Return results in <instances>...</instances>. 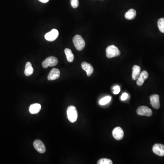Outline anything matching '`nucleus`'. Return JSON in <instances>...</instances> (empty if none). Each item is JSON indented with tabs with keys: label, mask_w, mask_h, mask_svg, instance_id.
Listing matches in <instances>:
<instances>
[{
	"label": "nucleus",
	"mask_w": 164,
	"mask_h": 164,
	"mask_svg": "<svg viewBox=\"0 0 164 164\" xmlns=\"http://www.w3.org/2000/svg\"><path fill=\"white\" fill-rule=\"evenodd\" d=\"M74 46L78 51H82L85 46V42L80 35H76L73 39Z\"/></svg>",
	"instance_id": "obj_1"
},
{
	"label": "nucleus",
	"mask_w": 164,
	"mask_h": 164,
	"mask_svg": "<svg viewBox=\"0 0 164 164\" xmlns=\"http://www.w3.org/2000/svg\"><path fill=\"white\" fill-rule=\"evenodd\" d=\"M33 146L35 149L39 153H45L46 151V147L42 141L40 140H36L33 143Z\"/></svg>",
	"instance_id": "obj_7"
},
{
	"label": "nucleus",
	"mask_w": 164,
	"mask_h": 164,
	"mask_svg": "<svg viewBox=\"0 0 164 164\" xmlns=\"http://www.w3.org/2000/svg\"><path fill=\"white\" fill-rule=\"evenodd\" d=\"M112 134L115 139L119 140L123 139L124 133L122 128L117 127L114 129Z\"/></svg>",
	"instance_id": "obj_9"
},
{
	"label": "nucleus",
	"mask_w": 164,
	"mask_h": 164,
	"mask_svg": "<svg viewBox=\"0 0 164 164\" xmlns=\"http://www.w3.org/2000/svg\"><path fill=\"white\" fill-rule=\"evenodd\" d=\"M41 109V106L39 104H34L30 106L29 112L32 114H37Z\"/></svg>",
	"instance_id": "obj_15"
},
{
	"label": "nucleus",
	"mask_w": 164,
	"mask_h": 164,
	"mask_svg": "<svg viewBox=\"0 0 164 164\" xmlns=\"http://www.w3.org/2000/svg\"><path fill=\"white\" fill-rule=\"evenodd\" d=\"M132 70H133L132 75V79L134 80H136L139 77L140 73V67L139 66L135 65L133 66Z\"/></svg>",
	"instance_id": "obj_14"
},
{
	"label": "nucleus",
	"mask_w": 164,
	"mask_h": 164,
	"mask_svg": "<svg viewBox=\"0 0 164 164\" xmlns=\"http://www.w3.org/2000/svg\"><path fill=\"white\" fill-rule=\"evenodd\" d=\"M153 152L157 156H164V145L160 144H156L153 146Z\"/></svg>",
	"instance_id": "obj_8"
},
{
	"label": "nucleus",
	"mask_w": 164,
	"mask_h": 164,
	"mask_svg": "<svg viewBox=\"0 0 164 164\" xmlns=\"http://www.w3.org/2000/svg\"><path fill=\"white\" fill-rule=\"evenodd\" d=\"M136 16V11L133 9H131L128 11L125 14V17L128 20H133Z\"/></svg>",
	"instance_id": "obj_17"
},
{
	"label": "nucleus",
	"mask_w": 164,
	"mask_h": 164,
	"mask_svg": "<svg viewBox=\"0 0 164 164\" xmlns=\"http://www.w3.org/2000/svg\"><path fill=\"white\" fill-rule=\"evenodd\" d=\"M149 74L147 71H143L140 74L139 77L138 78L137 81V84L138 86L142 85L144 83L145 81L147 79L148 77Z\"/></svg>",
	"instance_id": "obj_12"
},
{
	"label": "nucleus",
	"mask_w": 164,
	"mask_h": 164,
	"mask_svg": "<svg viewBox=\"0 0 164 164\" xmlns=\"http://www.w3.org/2000/svg\"><path fill=\"white\" fill-rule=\"evenodd\" d=\"M33 68L30 62H27L25 66L24 73L27 76H30L33 73Z\"/></svg>",
	"instance_id": "obj_16"
},
{
	"label": "nucleus",
	"mask_w": 164,
	"mask_h": 164,
	"mask_svg": "<svg viewBox=\"0 0 164 164\" xmlns=\"http://www.w3.org/2000/svg\"><path fill=\"white\" fill-rule=\"evenodd\" d=\"M137 114L140 116H146L150 117L152 115V111L151 109L148 107L142 106L139 107L136 111Z\"/></svg>",
	"instance_id": "obj_5"
},
{
	"label": "nucleus",
	"mask_w": 164,
	"mask_h": 164,
	"mask_svg": "<svg viewBox=\"0 0 164 164\" xmlns=\"http://www.w3.org/2000/svg\"><path fill=\"white\" fill-rule=\"evenodd\" d=\"M128 97V94L126 93H124L122 94V95H121V100L122 101H124V100H126L127 99Z\"/></svg>",
	"instance_id": "obj_24"
},
{
	"label": "nucleus",
	"mask_w": 164,
	"mask_h": 164,
	"mask_svg": "<svg viewBox=\"0 0 164 164\" xmlns=\"http://www.w3.org/2000/svg\"><path fill=\"white\" fill-rule=\"evenodd\" d=\"M60 72L57 68H53L48 75V79L49 80H54L59 78Z\"/></svg>",
	"instance_id": "obj_11"
},
{
	"label": "nucleus",
	"mask_w": 164,
	"mask_h": 164,
	"mask_svg": "<svg viewBox=\"0 0 164 164\" xmlns=\"http://www.w3.org/2000/svg\"><path fill=\"white\" fill-rule=\"evenodd\" d=\"M58 63V59L54 57L51 56L46 58L42 62V66L43 68H47L49 67L55 66Z\"/></svg>",
	"instance_id": "obj_4"
},
{
	"label": "nucleus",
	"mask_w": 164,
	"mask_h": 164,
	"mask_svg": "<svg viewBox=\"0 0 164 164\" xmlns=\"http://www.w3.org/2000/svg\"><path fill=\"white\" fill-rule=\"evenodd\" d=\"M151 106L156 109H159L160 107V97L157 94L151 95L150 98Z\"/></svg>",
	"instance_id": "obj_10"
},
{
	"label": "nucleus",
	"mask_w": 164,
	"mask_h": 164,
	"mask_svg": "<svg viewBox=\"0 0 164 164\" xmlns=\"http://www.w3.org/2000/svg\"><path fill=\"white\" fill-rule=\"evenodd\" d=\"M157 25L161 32L164 33V18H162L159 19L157 23Z\"/></svg>",
	"instance_id": "obj_20"
},
{
	"label": "nucleus",
	"mask_w": 164,
	"mask_h": 164,
	"mask_svg": "<svg viewBox=\"0 0 164 164\" xmlns=\"http://www.w3.org/2000/svg\"><path fill=\"white\" fill-rule=\"evenodd\" d=\"M106 53L107 57L109 58L119 56L121 54L118 48L114 45L109 46L106 50Z\"/></svg>",
	"instance_id": "obj_2"
},
{
	"label": "nucleus",
	"mask_w": 164,
	"mask_h": 164,
	"mask_svg": "<svg viewBox=\"0 0 164 164\" xmlns=\"http://www.w3.org/2000/svg\"><path fill=\"white\" fill-rule=\"evenodd\" d=\"M98 164H112V161L110 159H106V158H103V159H100L98 161Z\"/></svg>",
	"instance_id": "obj_21"
},
{
	"label": "nucleus",
	"mask_w": 164,
	"mask_h": 164,
	"mask_svg": "<svg viewBox=\"0 0 164 164\" xmlns=\"http://www.w3.org/2000/svg\"><path fill=\"white\" fill-rule=\"evenodd\" d=\"M58 31L55 29L51 30L50 32L45 34V38L47 41H54L58 36Z\"/></svg>",
	"instance_id": "obj_6"
},
{
	"label": "nucleus",
	"mask_w": 164,
	"mask_h": 164,
	"mask_svg": "<svg viewBox=\"0 0 164 164\" xmlns=\"http://www.w3.org/2000/svg\"><path fill=\"white\" fill-rule=\"evenodd\" d=\"M111 100V97L110 96H107L104 98H101L99 101V105L101 106L106 105L109 103Z\"/></svg>",
	"instance_id": "obj_19"
},
{
	"label": "nucleus",
	"mask_w": 164,
	"mask_h": 164,
	"mask_svg": "<svg viewBox=\"0 0 164 164\" xmlns=\"http://www.w3.org/2000/svg\"><path fill=\"white\" fill-rule=\"evenodd\" d=\"M39 1L43 3H47L49 2V0H39Z\"/></svg>",
	"instance_id": "obj_25"
},
{
	"label": "nucleus",
	"mask_w": 164,
	"mask_h": 164,
	"mask_svg": "<svg viewBox=\"0 0 164 164\" xmlns=\"http://www.w3.org/2000/svg\"><path fill=\"white\" fill-rule=\"evenodd\" d=\"M82 67L87 73V76L89 77L93 73V68L92 66L87 62H83L81 64Z\"/></svg>",
	"instance_id": "obj_13"
},
{
	"label": "nucleus",
	"mask_w": 164,
	"mask_h": 164,
	"mask_svg": "<svg viewBox=\"0 0 164 164\" xmlns=\"http://www.w3.org/2000/svg\"><path fill=\"white\" fill-rule=\"evenodd\" d=\"M64 52H65L67 60L69 62H72L74 61V54H73V53H72L71 49H66L65 50H64Z\"/></svg>",
	"instance_id": "obj_18"
},
{
	"label": "nucleus",
	"mask_w": 164,
	"mask_h": 164,
	"mask_svg": "<svg viewBox=\"0 0 164 164\" xmlns=\"http://www.w3.org/2000/svg\"><path fill=\"white\" fill-rule=\"evenodd\" d=\"M113 89L114 90L113 93L114 94H118V93H119L120 92V88L119 86H114V87L113 88Z\"/></svg>",
	"instance_id": "obj_23"
},
{
	"label": "nucleus",
	"mask_w": 164,
	"mask_h": 164,
	"mask_svg": "<svg viewBox=\"0 0 164 164\" xmlns=\"http://www.w3.org/2000/svg\"><path fill=\"white\" fill-rule=\"evenodd\" d=\"M70 2L73 8H76L79 6V0H71Z\"/></svg>",
	"instance_id": "obj_22"
},
{
	"label": "nucleus",
	"mask_w": 164,
	"mask_h": 164,
	"mask_svg": "<svg viewBox=\"0 0 164 164\" xmlns=\"http://www.w3.org/2000/svg\"><path fill=\"white\" fill-rule=\"evenodd\" d=\"M67 115L68 120L71 123H74L78 118V112L76 108L74 106H70L67 109Z\"/></svg>",
	"instance_id": "obj_3"
}]
</instances>
